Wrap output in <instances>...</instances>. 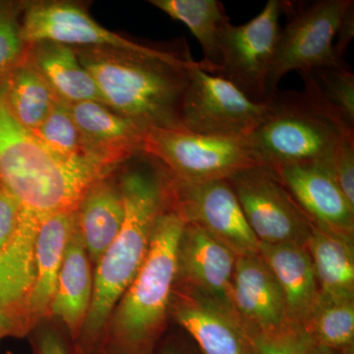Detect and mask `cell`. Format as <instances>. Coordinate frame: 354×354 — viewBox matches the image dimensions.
<instances>
[{"label": "cell", "instance_id": "6da1fadb", "mask_svg": "<svg viewBox=\"0 0 354 354\" xmlns=\"http://www.w3.org/2000/svg\"><path fill=\"white\" fill-rule=\"evenodd\" d=\"M124 201L122 227L94 269L92 302L75 342L80 354H100L111 312L138 274L158 216L171 208V174L142 153L118 167Z\"/></svg>", "mask_w": 354, "mask_h": 354}, {"label": "cell", "instance_id": "7a4b0ae2", "mask_svg": "<svg viewBox=\"0 0 354 354\" xmlns=\"http://www.w3.org/2000/svg\"><path fill=\"white\" fill-rule=\"evenodd\" d=\"M106 106L143 129H181L180 109L194 60L144 46H72Z\"/></svg>", "mask_w": 354, "mask_h": 354}, {"label": "cell", "instance_id": "3957f363", "mask_svg": "<svg viewBox=\"0 0 354 354\" xmlns=\"http://www.w3.org/2000/svg\"><path fill=\"white\" fill-rule=\"evenodd\" d=\"M185 225L171 208L158 216L145 262L109 316L100 354H158L171 319L177 246Z\"/></svg>", "mask_w": 354, "mask_h": 354}, {"label": "cell", "instance_id": "277c9868", "mask_svg": "<svg viewBox=\"0 0 354 354\" xmlns=\"http://www.w3.org/2000/svg\"><path fill=\"white\" fill-rule=\"evenodd\" d=\"M3 86H0V184L23 211L41 218L75 211L90 184L106 174L53 156L10 113Z\"/></svg>", "mask_w": 354, "mask_h": 354}, {"label": "cell", "instance_id": "5b68a950", "mask_svg": "<svg viewBox=\"0 0 354 354\" xmlns=\"http://www.w3.org/2000/svg\"><path fill=\"white\" fill-rule=\"evenodd\" d=\"M354 135L317 108L304 92H278L246 141L261 165L330 162L339 142Z\"/></svg>", "mask_w": 354, "mask_h": 354}, {"label": "cell", "instance_id": "8992f818", "mask_svg": "<svg viewBox=\"0 0 354 354\" xmlns=\"http://www.w3.org/2000/svg\"><path fill=\"white\" fill-rule=\"evenodd\" d=\"M143 153L184 183L227 180L261 165L245 138L198 134L181 129H149Z\"/></svg>", "mask_w": 354, "mask_h": 354}, {"label": "cell", "instance_id": "52a82bcc", "mask_svg": "<svg viewBox=\"0 0 354 354\" xmlns=\"http://www.w3.org/2000/svg\"><path fill=\"white\" fill-rule=\"evenodd\" d=\"M353 3V0H319L295 7L285 1V13L290 18L279 32L268 77L269 97L278 92L279 81L288 72L346 64L335 53V39L342 16Z\"/></svg>", "mask_w": 354, "mask_h": 354}, {"label": "cell", "instance_id": "ba28073f", "mask_svg": "<svg viewBox=\"0 0 354 354\" xmlns=\"http://www.w3.org/2000/svg\"><path fill=\"white\" fill-rule=\"evenodd\" d=\"M227 181L260 243L306 246L314 225L274 169L255 165Z\"/></svg>", "mask_w": 354, "mask_h": 354}, {"label": "cell", "instance_id": "9c48e42d", "mask_svg": "<svg viewBox=\"0 0 354 354\" xmlns=\"http://www.w3.org/2000/svg\"><path fill=\"white\" fill-rule=\"evenodd\" d=\"M269 100L255 102L227 79L195 62L180 109L181 130L246 138L259 125Z\"/></svg>", "mask_w": 354, "mask_h": 354}, {"label": "cell", "instance_id": "30bf717a", "mask_svg": "<svg viewBox=\"0 0 354 354\" xmlns=\"http://www.w3.org/2000/svg\"><path fill=\"white\" fill-rule=\"evenodd\" d=\"M283 13L285 1L269 0L256 17L243 25H230L221 38L216 75L227 79L255 102L270 99L268 77Z\"/></svg>", "mask_w": 354, "mask_h": 354}, {"label": "cell", "instance_id": "8fae6325", "mask_svg": "<svg viewBox=\"0 0 354 354\" xmlns=\"http://www.w3.org/2000/svg\"><path fill=\"white\" fill-rule=\"evenodd\" d=\"M171 208L186 223L206 230L239 257L259 254L260 242L227 180L184 183L171 176Z\"/></svg>", "mask_w": 354, "mask_h": 354}, {"label": "cell", "instance_id": "7c38bea8", "mask_svg": "<svg viewBox=\"0 0 354 354\" xmlns=\"http://www.w3.org/2000/svg\"><path fill=\"white\" fill-rule=\"evenodd\" d=\"M169 317L190 335L201 354H253L252 337L232 304L174 285Z\"/></svg>", "mask_w": 354, "mask_h": 354}, {"label": "cell", "instance_id": "4fadbf2b", "mask_svg": "<svg viewBox=\"0 0 354 354\" xmlns=\"http://www.w3.org/2000/svg\"><path fill=\"white\" fill-rule=\"evenodd\" d=\"M44 218L22 211L17 230L0 250V333L22 339L31 333L29 313L34 290L35 245Z\"/></svg>", "mask_w": 354, "mask_h": 354}, {"label": "cell", "instance_id": "5bb4252c", "mask_svg": "<svg viewBox=\"0 0 354 354\" xmlns=\"http://www.w3.org/2000/svg\"><path fill=\"white\" fill-rule=\"evenodd\" d=\"M22 34L29 44L53 41L69 46H111L125 50H142L145 46L102 27L82 4L73 1H27Z\"/></svg>", "mask_w": 354, "mask_h": 354}, {"label": "cell", "instance_id": "9a60e30c", "mask_svg": "<svg viewBox=\"0 0 354 354\" xmlns=\"http://www.w3.org/2000/svg\"><path fill=\"white\" fill-rule=\"evenodd\" d=\"M68 106L84 153L97 169L111 174L143 153L147 130L132 120L101 102H82Z\"/></svg>", "mask_w": 354, "mask_h": 354}, {"label": "cell", "instance_id": "2e32d148", "mask_svg": "<svg viewBox=\"0 0 354 354\" xmlns=\"http://www.w3.org/2000/svg\"><path fill=\"white\" fill-rule=\"evenodd\" d=\"M271 169L314 227L354 237V206L335 180L330 160Z\"/></svg>", "mask_w": 354, "mask_h": 354}, {"label": "cell", "instance_id": "e0dca14e", "mask_svg": "<svg viewBox=\"0 0 354 354\" xmlns=\"http://www.w3.org/2000/svg\"><path fill=\"white\" fill-rule=\"evenodd\" d=\"M237 258L206 230L186 223L177 246L176 285L232 304L230 292Z\"/></svg>", "mask_w": 354, "mask_h": 354}, {"label": "cell", "instance_id": "ac0fdd59", "mask_svg": "<svg viewBox=\"0 0 354 354\" xmlns=\"http://www.w3.org/2000/svg\"><path fill=\"white\" fill-rule=\"evenodd\" d=\"M230 300L251 337L278 332L290 323L278 281L259 254L237 258Z\"/></svg>", "mask_w": 354, "mask_h": 354}, {"label": "cell", "instance_id": "d6986e66", "mask_svg": "<svg viewBox=\"0 0 354 354\" xmlns=\"http://www.w3.org/2000/svg\"><path fill=\"white\" fill-rule=\"evenodd\" d=\"M94 291V267L75 220L58 276L50 318L59 323L76 342L87 318Z\"/></svg>", "mask_w": 354, "mask_h": 354}, {"label": "cell", "instance_id": "ffe728a7", "mask_svg": "<svg viewBox=\"0 0 354 354\" xmlns=\"http://www.w3.org/2000/svg\"><path fill=\"white\" fill-rule=\"evenodd\" d=\"M259 255L281 288L288 321L304 325L318 304L321 295L307 247L297 244L260 243Z\"/></svg>", "mask_w": 354, "mask_h": 354}, {"label": "cell", "instance_id": "44dd1931", "mask_svg": "<svg viewBox=\"0 0 354 354\" xmlns=\"http://www.w3.org/2000/svg\"><path fill=\"white\" fill-rule=\"evenodd\" d=\"M116 171L91 183L75 209L77 225L94 269L124 221V201Z\"/></svg>", "mask_w": 354, "mask_h": 354}, {"label": "cell", "instance_id": "7402d4cb", "mask_svg": "<svg viewBox=\"0 0 354 354\" xmlns=\"http://www.w3.org/2000/svg\"><path fill=\"white\" fill-rule=\"evenodd\" d=\"M74 220L75 211L60 212L46 216L39 225L35 245L36 277L30 304L31 332L39 323L50 318L51 304Z\"/></svg>", "mask_w": 354, "mask_h": 354}, {"label": "cell", "instance_id": "603a6c76", "mask_svg": "<svg viewBox=\"0 0 354 354\" xmlns=\"http://www.w3.org/2000/svg\"><path fill=\"white\" fill-rule=\"evenodd\" d=\"M27 59L53 88L59 101L104 104L92 76L86 71L73 48L53 41L29 44Z\"/></svg>", "mask_w": 354, "mask_h": 354}, {"label": "cell", "instance_id": "cb8c5ba5", "mask_svg": "<svg viewBox=\"0 0 354 354\" xmlns=\"http://www.w3.org/2000/svg\"><path fill=\"white\" fill-rule=\"evenodd\" d=\"M354 237L313 227L307 250L313 263L320 297L354 300Z\"/></svg>", "mask_w": 354, "mask_h": 354}, {"label": "cell", "instance_id": "d4e9b609", "mask_svg": "<svg viewBox=\"0 0 354 354\" xmlns=\"http://www.w3.org/2000/svg\"><path fill=\"white\" fill-rule=\"evenodd\" d=\"M152 6L172 19L183 23L201 46L204 59L200 66L215 74L220 64L221 41L232 25L218 0H151Z\"/></svg>", "mask_w": 354, "mask_h": 354}, {"label": "cell", "instance_id": "484cf974", "mask_svg": "<svg viewBox=\"0 0 354 354\" xmlns=\"http://www.w3.org/2000/svg\"><path fill=\"white\" fill-rule=\"evenodd\" d=\"M310 101L346 131L354 133V74L348 64L299 72Z\"/></svg>", "mask_w": 354, "mask_h": 354}, {"label": "cell", "instance_id": "4316f807", "mask_svg": "<svg viewBox=\"0 0 354 354\" xmlns=\"http://www.w3.org/2000/svg\"><path fill=\"white\" fill-rule=\"evenodd\" d=\"M3 91L9 111L31 132L41 127L59 102L53 88L28 62L27 57L7 78Z\"/></svg>", "mask_w": 354, "mask_h": 354}, {"label": "cell", "instance_id": "83f0119b", "mask_svg": "<svg viewBox=\"0 0 354 354\" xmlns=\"http://www.w3.org/2000/svg\"><path fill=\"white\" fill-rule=\"evenodd\" d=\"M317 346L342 354H354V300L320 297L302 325Z\"/></svg>", "mask_w": 354, "mask_h": 354}, {"label": "cell", "instance_id": "f1b7e54d", "mask_svg": "<svg viewBox=\"0 0 354 354\" xmlns=\"http://www.w3.org/2000/svg\"><path fill=\"white\" fill-rule=\"evenodd\" d=\"M32 133L59 160L71 165L91 167L102 174H109L97 169L86 157L68 104L58 102L41 127Z\"/></svg>", "mask_w": 354, "mask_h": 354}, {"label": "cell", "instance_id": "f546056e", "mask_svg": "<svg viewBox=\"0 0 354 354\" xmlns=\"http://www.w3.org/2000/svg\"><path fill=\"white\" fill-rule=\"evenodd\" d=\"M27 1L0 0V86L27 57L29 44L22 34Z\"/></svg>", "mask_w": 354, "mask_h": 354}, {"label": "cell", "instance_id": "4dcf8cb0", "mask_svg": "<svg viewBox=\"0 0 354 354\" xmlns=\"http://www.w3.org/2000/svg\"><path fill=\"white\" fill-rule=\"evenodd\" d=\"M253 354H312L315 342L302 326L288 323L271 334L252 337Z\"/></svg>", "mask_w": 354, "mask_h": 354}, {"label": "cell", "instance_id": "1f68e13d", "mask_svg": "<svg viewBox=\"0 0 354 354\" xmlns=\"http://www.w3.org/2000/svg\"><path fill=\"white\" fill-rule=\"evenodd\" d=\"M28 337L32 354H80L68 333L50 318L39 323Z\"/></svg>", "mask_w": 354, "mask_h": 354}, {"label": "cell", "instance_id": "d6a6232c", "mask_svg": "<svg viewBox=\"0 0 354 354\" xmlns=\"http://www.w3.org/2000/svg\"><path fill=\"white\" fill-rule=\"evenodd\" d=\"M330 165L339 188L354 206V135L346 136L339 142Z\"/></svg>", "mask_w": 354, "mask_h": 354}, {"label": "cell", "instance_id": "836d02e7", "mask_svg": "<svg viewBox=\"0 0 354 354\" xmlns=\"http://www.w3.org/2000/svg\"><path fill=\"white\" fill-rule=\"evenodd\" d=\"M21 208L19 202L0 184V250L12 239L19 225Z\"/></svg>", "mask_w": 354, "mask_h": 354}, {"label": "cell", "instance_id": "e575fe53", "mask_svg": "<svg viewBox=\"0 0 354 354\" xmlns=\"http://www.w3.org/2000/svg\"><path fill=\"white\" fill-rule=\"evenodd\" d=\"M354 36V2L346 9L337 28L335 39V51L337 57L344 59V53Z\"/></svg>", "mask_w": 354, "mask_h": 354}, {"label": "cell", "instance_id": "d590c367", "mask_svg": "<svg viewBox=\"0 0 354 354\" xmlns=\"http://www.w3.org/2000/svg\"><path fill=\"white\" fill-rule=\"evenodd\" d=\"M158 354H201L193 342L178 335L165 337L158 346Z\"/></svg>", "mask_w": 354, "mask_h": 354}, {"label": "cell", "instance_id": "8d00e7d4", "mask_svg": "<svg viewBox=\"0 0 354 354\" xmlns=\"http://www.w3.org/2000/svg\"><path fill=\"white\" fill-rule=\"evenodd\" d=\"M312 354H342L339 353H335V351H330V349L322 348V346H314L313 351H312Z\"/></svg>", "mask_w": 354, "mask_h": 354}, {"label": "cell", "instance_id": "74e56055", "mask_svg": "<svg viewBox=\"0 0 354 354\" xmlns=\"http://www.w3.org/2000/svg\"><path fill=\"white\" fill-rule=\"evenodd\" d=\"M6 354H16V353H12V351H7V353H6Z\"/></svg>", "mask_w": 354, "mask_h": 354}, {"label": "cell", "instance_id": "f35d334b", "mask_svg": "<svg viewBox=\"0 0 354 354\" xmlns=\"http://www.w3.org/2000/svg\"><path fill=\"white\" fill-rule=\"evenodd\" d=\"M2 339H4L3 335H1V333H0V341H1Z\"/></svg>", "mask_w": 354, "mask_h": 354}]
</instances>
